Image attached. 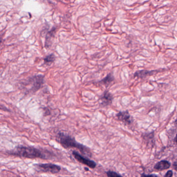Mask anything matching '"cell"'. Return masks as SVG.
<instances>
[{"instance_id": "cell-11", "label": "cell", "mask_w": 177, "mask_h": 177, "mask_svg": "<svg viewBox=\"0 0 177 177\" xmlns=\"http://www.w3.org/2000/svg\"><path fill=\"white\" fill-rule=\"evenodd\" d=\"M115 80V78L114 75L112 74V73H109L107 75L106 77L100 81L99 83L102 85H105L106 87H108L110 84L114 81Z\"/></svg>"}, {"instance_id": "cell-1", "label": "cell", "mask_w": 177, "mask_h": 177, "mask_svg": "<svg viewBox=\"0 0 177 177\" xmlns=\"http://www.w3.org/2000/svg\"><path fill=\"white\" fill-rule=\"evenodd\" d=\"M9 154L14 156L23 157L24 158H39L44 160L51 158L52 155L49 152L32 146H18L14 149L8 152Z\"/></svg>"}, {"instance_id": "cell-13", "label": "cell", "mask_w": 177, "mask_h": 177, "mask_svg": "<svg viewBox=\"0 0 177 177\" xmlns=\"http://www.w3.org/2000/svg\"><path fill=\"white\" fill-rule=\"evenodd\" d=\"M106 175L108 177H123L118 172L112 170L107 171L106 172Z\"/></svg>"}, {"instance_id": "cell-4", "label": "cell", "mask_w": 177, "mask_h": 177, "mask_svg": "<svg viewBox=\"0 0 177 177\" xmlns=\"http://www.w3.org/2000/svg\"><path fill=\"white\" fill-rule=\"evenodd\" d=\"M34 166L38 172L52 174H58L61 170V167L60 166L54 164H36Z\"/></svg>"}, {"instance_id": "cell-17", "label": "cell", "mask_w": 177, "mask_h": 177, "mask_svg": "<svg viewBox=\"0 0 177 177\" xmlns=\"http://www.w3.org/2000/svg\"><path fill=\"white\" fill-rule=\"evenodd\" d=\"M84 170H86V171H89V169H88V168H86V167H85V168H84Z\"/></svg>"}, {"instance_id": "cell-19", "label": "cell", "mask_w": 177, "mask_h": 177, "mask_svg": "<svg viewBox=\"0 0 177 177\" xmlns=\"http://www.w3.org/2000/svg\"><path fill=\"white\" fill-rule=\"evenodd\" d=\"M1 42H2V39H1V38H0V43H1Z\"/></svg>"}, {"instance_id": "cell-9", "label": "cell", "mask_w": 177, "mask_h": 177, "mask_svg": "<svg viewBox=\"0 0 177 177\" xmlns=\"http://www.w3.org/2000/svg\"><path fill=\"white\" fill-rule=\"evenodd\" d=\"M158 72V70H152V71H148V70H139L136 71L134 73V78H143L152 75L156 74Z\"/></svg>"}, {"instance_id": "cell-15", "label": "cell", "mask_w": 177, "mask_h": 177, "mask_svg": "<svg viewBox=\"0 0 177 177\" xmlns=\"http://www.w3.org/2000/svg\"><path fill=\"white\" fill-rule=\"evenodd\" d=\"M173 175V172L172 170H169L167 172L164 177H172Z\"/></svg>"}, {"instance_id": "cell-12", "label": "cell", "mask_w": 177, "mask_h": 177, "mask_svg": "<svg viewBox=\"0 0 177 177\" xmlns=\"http://www.w3.org/2000/svg\"><path fill=\"white\" fill-rule=\"evenodd\" d=\"M55 57L53 54H51L47 56L44 59V61L45 64L48 66H50L52 63L55 61Z\"/></svg>"}, {"instance_id": "cell-6", "label": "cell", "mask_w": 177, "mask_h": 177, "mask_svg": "<svg viewBox=\"0 0 177 177\" xmlns=\"http://www.w3.org/2000/svg\"><path fill=\"white\" fill-rule=\"evenodd\" d=\"M115 116L119 121L122 122L124 125L129 126L133 122V118L129 114V111H120L117 113Z\"/></svg>"}, {"instance_id": "cell-3", "label": "cell", "mask_w": 177, "mask_h": 177, "mask_svg": "<svg viewBox=\"0 0 177 177\" xmlns=\"http://www.w3.org/2000/svg\"><path fill=\"white\" fill-rule=\"evenodd\" d=\"M44 75L39 74L31 77L23 83L24 87H30L27 92H35L39 90L44 83Z\"/></svg>"}, {"instance_id": "cell-7", "label": "cell", "mask_w": 177, "mask_h": 177, "mask_svg": "<svg viewBox=\"0 0 177 177\" xmlns=\"http://www.w3.org/2000/svg\"><path fill=\"white\" fill-rule=\"evenodd\" d=\"M114 97L111 93L108 90H105L103 95L101 96L100 98V106L102 107H105L109 106L112 103Z\"/></svg>"}, {"instance_id": "cell-20", "label": "cell", "mask_w": 177, "mask_h": 177, "mask_svg": "<svg viewBox=\"0 0 177 177\" xmlns=\"http://www.w3.org/2000/svg\"><path fill=\"white\" fill-rule=\"evenodd\" d=\"M175 123H176V124H177V120H175Z\"/></svg>"}, {"instance_id": "cell-5", "label": "cell", "mask_w": 177, "mask_h": 177, "mask_svg": "<svg viewBox=\"0 0 177 177\" xmlns=\"http://www.w3.org/2000/svg\"><path fill=\"white\" fill-rule=\"evenodd\" d=\"M72 155L74 156V158H75L80 163L86 165L88 167H89L90 168L94 169L96 167L97 164L94 161L90 160L85 156L84 157L77 151H73Z\"/></svg>"}, {"instance_id": "cell-14", "label": "cell", "mask_w": 177, "mask_h": 177, "mask_svg": "<svg viewBox=\"0 0 177 177\" xmlns=\"http://www.w3.org/2000/svg\"><path fill=\"white\" fill-rule=\"evenodd\" d=\"M141 177H158V176L154 174L146 175V174H143L141 175Z\"/></svg>"}, {"instance_id": "cell-18", "label": "cell", "mask_w": 177, "mask_h": 177, "mask_svg": "<svg viewBox=\"0 0 177 177\" xmlns=\"http://www.w3.org/2000/svg\"><path fill=\"white\" fill-rule=\"evenodd\" d=\"M175 142H176V143H177V135H176V136H175Z\"/></svg>"}, {"instance_id": "cell-16", "label": "cell", "mask_w": 177, "mask_h": 177, "mask_svg": "<svg viewBox=\"0 0 177 177\" xmlns=\"http://www.w3.org/2000/svg\"><path fill=\"white\" fill-rule=\"evenodd\" d=\"M173 167H174V169H175V170H177V162H175V163L174 164Z\"/></svg>"}, {"instance_id": "cell-8", "label": "cell", "mask_w": 177, "mask_h": 177, "mask_svg": "<svg viewBox=\"0 0 177 177\" xmlns=\"http://www.w3.org/2000/svg\"><path fill=\"white\" fill-rule=\"evenodd\" d=\"M55 31L56 28L55 27H53L51 30L47 33L45 44V47L46 49H49L51 46L52 42L55 37Z\"/></svg>"}, {"instance_id": "cell-10", "label": "cell", "mask_w": 177, "mask_h": 177, "mask_svg": "<svg viewBox=\"0 0 177 177\" xmlns=\"http://www.w3.org/2000/svg\"><path fill=\"white\" fill-rule=\"evenodd\" d=\"M170 166H171V164L168 161H166V160H163V161H161L157 163L155 165L154 168L156 170L161 171V170L168 169L170 168Z\"/></svg>"}, {"instance_id": "cell-2", "label": "cell", "mask_w": 177, "mask_h": 177, "mask_svg": "<svg viewBox=\"0 0 177 177\" xmlns=\"http://www.w3.org/2000/svg\"><path fill=\"white\" fill-rule=\"evenodd\" d=\"M57 140L63 148L67 149L76 148L85 157H91L92 153L88 146L78 143L75 138L64 132H59L57 135Z\"/></svg>"}]
</instances>
